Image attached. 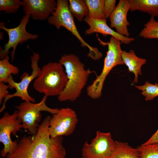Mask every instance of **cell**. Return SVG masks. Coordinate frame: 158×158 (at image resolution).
Segmentation results:
<instances>
[{
	"label": "cell",
	"instance_id": "cell-1",
	"mask_svg": "<svg viewBox=\"0 0 158 158\" xmlns=\"http://www.w3.org/2000/svg\"><path fill=\"white\" fill-rule=\"evenodd\" d=\"M48 116L39 125L34 136H25L5 158H66V150L62 136L51 138Z\"/></svg>",
	"mask_w": 158,
	"mask_h": 158
},
{
	"label": "cell",
	"instance_id": "cell-2",
	"mask_svg": "<svg viewBox=\"0 0 158 158\" xmlns=\"http://www.w3.org/2000/svg\"><path fill=\"white\" fill-rule=\"evenodd\" d=\"M58 62L64 67L68 81L63 91L58 96V100L61 102L74 101L79 97L92 71L85 69L79 58L73 54L63 55Z\"/></svg>",
	"mask_w": 158,
	"mask_h": 158
},
{
	"label": "cell",
	"instance_id": "cell-3",
	"mask_svg": "<svg viewBox=\"0 0 158 158\" xmlns=\"http://www.w3.org/2000/svg\"><path fill=\"white\" fill-rule=\"evenodd\" d=\"M68 81L63 66L59 62H49L43 66L40 75L34 80L33 86L37 91L44 95L58 96Z\"/></svg>",
	"mask_w": 158,
	"mask_h": 158
},
{
	"label": "cell",
	"instance_id": "cell-4",
	"mask_svg": "<svg viewBox=\"0 0 158 158\" xmlns=\"http://www.w3.org/2000/svg\"><path fill=\"white\" fill-rule=\"evenodd\" d=\"M97 39L100 44L104 46H108V49L101 73L87 88V95L94 99H98L102 96L104 82L112 69L116 66L124 64L121 58L122 50L121 47V42L119 40L113 36L111 37L108 42H103L98 37Z\"/></svg>",
	"mask_w": 158,
	"mask_h": 158
},
{
	"label": "cell",
	"instance_id": "cell-5",
	"mask_svg": "<svg viewBox=\"0 0 158 158\" xmlns=\"http://www.w3.org/2000/svg\"><path fill=\"white\" fill-rule=\"evenodd\" d=\"M55 11L47 19L48 23L59 30L63 27L71 32L79 41L83 47H87L89 52L88 56L92 59L99 60L102 56V53L97 48L91 46L86 43L80 35L76 26L73 17L68 8L69 2L67 0H57Z\"/></svg>",
	"mask_w": 158,
	"mask_h": 158
},
{
	"label": "cell",
	"instance_id": "cell-6",
	"mask_svg": "<svg viewBox=\"0 0 158 158\" xmlns=\"http://www.w3.org/2000/svg\"><path fill=\"white\" fill-rule=\"evenodd\" d=\"M47 96L44 95L39 102L35 103L31 102L21 103L15 108L18 110V118L22 121L23 128L27 130L29 133L34 136L37 133L40 121L41 111H45L54 114L57 113L59 109L51 108L46 104Z\"/></svg>",
	"mask_w": 158,
	"mask_h": 158
},
{
	"label": "cell",
	"instance_id": "cell-7",
	"mask_svg": "<svg viewBox=\"0 0 158 158\" xmlns=\"http://www.w3.org/2000/svg\"><path fill=\"white\" fill-rule=\"evenodd\" d=\"M31 67L32 69L30 75L27 72L23 73L21 75V81L19 83L15 82L12 75H10L6 81L8 84L9 88H15V92L12 94H8L4 99L2 106L0 109V112H2L6 108V104L9 99L14 97H20L22 100L26 102H31L34 103L35 99L31 97L28 94V89L30 83L40 75L41 69L38 65L40 59L39 54L33 52V55L31 57Z\"/></svg>",
	"mask_w": 158,
	"mask_h": 158
},
{
	"label": "cell",
	"instance_id": "cell-8",
	"mask_svg": "<svg viewBox=\"0 0 158 158\" xmlns=\"http://www.w3.org/2000/svg\"><path fill=\"white\" fill-rule=\"evenodd\" d=\"M30 16L25 15L21 19L19 24L13 28H8L5 27L3 22L0 23V29L5 31L8 36L7 43L4 45V49L0 47V59L4 58L9 53V50L12 49L11 55L12 61L15 56L16 47L19 44H22L29 40H35L39 36L36 34L29 33L26 30V26L28 23Z\"/></svg>",
	"mask_w": 158,
	"mask_h": 158
},
{
	"label": "cell",
	"instance_id": "cell-9",
	"mask_svg": "<svg viewBox=\"0 0 158 158\" xmlns=\"http://www.w3.org/2000/svg\"><path fill=\"white\" fill-rule=\"evenodd\" d=\"M78 122L76 113L72 109L67 107L59 109L49 119V129L51 138L70 135L74 131Z\"/></svg>",
	"mask_w": 158,
	"mask_h": 158
},
{
	"label": "cell",
	"instance_id": "cell-10",
	"mask_svg": "<svg viewBox=\"0 0 158 158\" xmlns=\"http://www.w3.org/2000/svg\"><path fill=\"white\" fill-rule=\"evenodd\" d=\"M18 110H16L12 114L5 112L0 119V142L4 145L1 151V156L5 157L16 147L18 142L12 141L11 134L17 137V132L23 128L21 121L18 118Z\"/></svg>",
	"mask_w": 158,
	"mask_h": 158
},
{
	"label": "cell",
	"instance_id": "cell-11",
	"mask_svg": "<svg viewBox=\"0 0 158 158\" xmlns=\"http://www.w3.org/2000/svg\"><path fill=\"white\" fill-rule=\"evenodd\" d=\"M115 141L110 133L97 131L95 137L88 143L86 142L82 149L83 158H107L114 150Z\"/></svg>",
	"mask_w": 158,
	"mask_h": 158
},
{
	"label": "cell",
	"instance_id": "cell-12",
	"mask_svg": "<svg viewBox=\"0 0 158 158\" xmlns=\"http://www.w3.org/2000/svg\"><path fill=\"white\" fill-rule=\"evenodd\" d=\"M22 1L25 14L40 21L47 20L55 11L57 4L54 0H23Z\"/></svg>",
	"mask_w": 158,
	"mask_h": 158
},
{
	"label": "cell",
	"instance_id": "cell-13",
	"mask_svg": "<svg viewBox=\"0 0 158 158\" xmlns=\"http://www.w3.org/2000/svg\"><path fill=\"white\" fill-rule=\"evenodd\" d=\"M130 9L128 0H120L109 17L111 27L115 28L119 35L128 37L130 34L127 27L130 23L127 19V15Z\"/></svg>",
	"mask_w": 158,
	"mask_h": 158
},
{
	"label": "cell",
	"instance_id": "cell-14",
	"mask_svg": "<svg viewBox=\"0 0 158 158\" xmlns=\"http://www.w3.org/2000/svg\"><path fill=\"white\" fill-rule=\"evenodd\" d=\"M84 21L89 26V28L85 30V35H90L94 33H98L106 36L109 35L119 40L121 43L128 44L133 41V38L122 36L112 29L107 25L106 19L91 18L88 16L83 19Z\"/></svg>",
	"mask_w": 158,
	"mask_h": 158
},
{
	"label": "cell",
	"instance_id": "cell-15",
	"mask_svg": "<svg viewBox=\"0 0 158 158\" xmlns=\"http://www.w3.org/2000/svg\"><path fill=\"white\" fill-rule=\"evenodd\" d=\"M121 56L124 64L128 67L129 71L135 75L133 83H137L138 75H142L141 67L146 63V59L138 57L134 50L132 49L128 52L122 51Z\"/></svg>",
	"mask_w": 158,
	"mask_h": 158
},
{
	"label": "cell",
	"instance_id": "cell-16",
	"mask_svg": "<svg viewBox=\"0 0 158 158\" xmlns=\"http://www.w3.org/2000/svg\"><path fill=\"white\" fill-rule=\"evenodd\" d=\"M130 10L147 13L151 16H158V0H128Z\"/></svg>",
	"mask_w": 158,
	"mask_h": 158
},
{
	"label": "cell",
	"instance_id": "cell-17",
	"mask_svg": "<svg viewBox=\"0 0 158 158\" xmlns=\"http://www.w3.org/2000/svg\"><path fill=\"white\" fill-rule=\"evenodd\" d=\"M138 152L127 142L115 141L114 148L107 158H138Z\"/></svg>",
	"mask_w": 158,
	"mask_h": 158
},
{
	"label": "cell",
	"instance_id": "cell-18",
	"mask_svg": "<svg viewBox=\"0 0 158 158\" xmlns=\"http://www.w3.org/2000/svg\"><path fill=\"white\" fill-rule=\"evenodd\" d=\"M68 8L73 16L81 21L88 16V10L85 0H69Z\"/></svg>",
	"mask_w": 158,
	"mask_h": 158
},
{
	"label": "cell",
	"instance_id": "cell-19",
	"mask_svg": "<svg viewBox=\"0 0 158 158\" xmlns=\"http://www.w3.org/2000/svg\"><path fill=\"white\" fill-rule=\"evenodd\" d=\"M104 1L85 0L88 10V16L93 18L105 19L104 14Z\"/></svg>",
	"mask_w": 158,
	"mask_h": 158
},
{
	"label": "cell",
	"instance_id": "cell-20",
	"mask_svg": "<svg viewBox=\"0 0 158 158\" xmlns=\"http://www.w3.org/2000/svg\"><path fill=\"white\" fill-rule=\"evenodd\" d=\"M9 59V57L7 55L0 60V83H5L10 75L19 73V70L18 68L11 64Z\"/></svg>",
	"mask_w": 158,
	"mask_h": 158
},
{
	"label": "cell",
	"instance_id": "cell-21",
	"mask_svg": "<svg viewBox=\"0 0 158 158\" xmlns=\"http://www.w3.org/2000/svg\"><path fill=\"white\" fill-rule=\"evenodd\" d=\"M139 35L145 39H158V21L151 16L150 20L144 25Z\"/></svg>",
	"mask_w": 158,
	"mask_h": 158
},
{
	"label": "cell",
	"instance_id": "cell-22",
	"mask_svg": "<svg viewBox=\"0 0 158 158\" xmlns=\"http://www.w3.org/2000/svg\"><path fill=\"white\" fill-rule=\"evenodd\" d=\"M136 149L138 158H158V143L142 145Z\"/></svg>",
	"mask_w": 158,
	"mask_h": 158
},
{
	"label": "cell",
	"instance_id": "cell-23",
	"mask_svg": "<svg viewBox=\"0 0 158 158\" xmlns=\"http://www.w3.org/2000/svg\"><path fill=\"white\" fill-rule=\"evenodd\" d=\"M134 85L138 90L142 91V94L145 97V99L147 101L152 100L158 96V83L152 84L146 81L143 85Z\"/></svg>",
	"mask_w": 158,
	"mask_h": 158
},
{
	"label": "cell",
	"instance_id": "cell-24",
	"mask_svg": "<svg viewBox=\"0 0 158 158\" xmlns=\"http://www.w3.org/2000/svg\"><path fill=\"white\" fill-rule=\"evenodd\" d=\"M22 4V1L19 0H0V11L6 13H16Z\"/></svg>",
	"mask_w": 158,
	"mask_h": 158
},
{
	"label": "cell",
	"instance_id": "cell-25",
	"mask_svg": "<svg viewBox=\"0 0 158 158\" xmlns=\"http://www.w3.org/2000/svg\"><path fill=\"white\" fill-rule=\"evenodd\" d=\"M116 2V0H104V14L105 19L109 18L115 9Z\"/></svg>",
	"mask_w": 158,
	"mask_h": 158
},
{
	"label": "cell",
	"instance_id": "cell-26",
	"mask_svg": "<svg viewBox=\"0 0 158 158\" xmlns=\"http://www.w3.org/2000/svg\"><path fill=\"white\" fill-rule=\"evenodd\" d=\"M9 88L8 85L3 82L0 83V105L1 104L2 101L5 97L9 94L7 90Z\"/></svg>",
	"mask_w": 158,
	"mask_h": 158
},
{
	"label": "cell",
	"instance_id": "cell-27",
	"mask_svg": "<svg viewBox=\"0 0 158 158\" xmlns=\"http://www.w3.org/2000/svg\"><path fill=\"white\" fill-rule=\"evenodd\" d=\"M158 143V128L156 132L142 145H147L150 144Z\"/></svg>",
	"mask_w": 158,
	"mask_h": 158
}]
</instances>
